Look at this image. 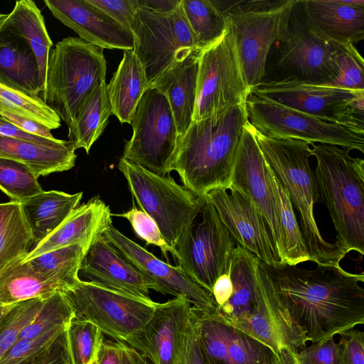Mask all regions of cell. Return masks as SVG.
<instances>
[{
  "label": "cell",
  "mask_w": 364,
  "mask_h": 364,
  "mask_svg": "<svg viewBox=\"0 0 364 364\" xmlns=\"http://www.w3.org/2000/svg\"><path fill=\"white\" fill-rule=\"evenodd\" d=\"M274 44L266 65L264 81L295 80L326 85L338 75L336 43L309 21L301 0H296L288 33Z\"/></svg>",
  "instance_id": "52a82bcc"
},
{
  "label": "cell",
  "mask_w": 364,
  "mask_h": 364,
  "mask_svg": "<svg viewBox=\"0 0 364 364\" xmlns=\"http://www.w3.org/2000/svg\"><path fill=\"white\" fill-rule=\"evenodd\" d=\"M257 258L237 245L232 250L229 269L232 291L228 301L213 315L232 327L248 318L255 304L258 281Z\"/></svg>",
  "instance_id": "4316f807"
},
{
  "label": "cell",
  "mask_w": 364,
  "mask_h": 364,
  "mask_svg": "<svg viewBox=\"0 0 364 364\" xmlns=\"http://www.w3.org/2000/svg\"><path fill=\"white\" fill-rule=\"evenodd\" d=\"M340 336V364H364L363 331L354 328Z\"/></svg>",
  "instance_id": "c3c4849f"
},
{
  "label": "cell",
  "mask_w": 364,
  "mask_h": 364,
  "mask_svg": "<svg viewBox=\"0 0 364 364\" xmlns=\"http://www.w3.org/2000/svg\"><path fill=\"white\" fill-rule=\"evenodd\" d=\"M319 200L326 206L336 241L346 253L364 254V161L338 146L312 145Z\"/></svg>",
  "instance_id": "277c9868"
},
{
  "label": "cell",
  "mask_w": 364,
  "mask_h": 364,
  "mask_svg": "<svg viewBox=\"0 0 364 364\" xmlns=\"http://www.w3.org/2000/svg\"><path fill=\"white\" fill-rule=\"evenodd\" d=\"M118 168L141 210L156 223L165 242L172 248L183 231L200 215L204 196L178 184L169 176H159L121 158Z\"/></svg>",
  "instance_id": "ba28073f"
},
{
  "label": "cell",
  "mask_w": 364,
  "mask_h": 364,
  "mask_svg": "<svg viewBox=\"0 0 364 364\" xmlns=\"http://www.w3.org/2000/svg\"><path fill=\"white\" fill-rule=\"evenodd\" d=\"M0 110L33 120L49 129L60 127L61 120L41 97H32L0 83Z\"/></svg>",
  "instance_id": "8d00e7d4"
},
{
  "label": "cell",
  "mask_w": 364,
  "mask_h": 364,
  "mask_svg": "<svg viewBox=\"0 0 364 364\" xmlns=\"http://www.w3.org/2000/svg\"><path fill=\"white\" fill-rule=\"evenodd\" d=\"M63 294L75 318L89 321L104 334L124 343L144 327L157 304L80 279Z\"/></svg>",
  "instance_id": "4fadbf2b"
},
{
  "label": "cell",
  "mask_w": 364,
  "mask_h": 364,
  "mask_svg": "<svg viewBox=\"0 0 364 364\" xmlns=\"http://www.w3.org/2000/svg\"><path fill=\"white\" fill-rule=\"evenodd\" d=\"M341 347L334 337L322 343H314L301 349L298 364H340Z\"/></svg>",
  "instance_id": "bcb514c9"
},
{
  "label": "cell",
  "mask_w": 364,
  "mask_h": 364,
  "mask_svg": "<svg viewBox=\"0 0 364 364\" xmlns=\"http://www.w3.org/2000/svg\"><path fill=\"white\" fill-rule=\"evenodd\" d=\"M133 349V354L138 364H152L146 357Z\"/></svg>",
  "instance_id": "680465c9"
},
{
  "label": "cell",
  "mask_w": 364,
  "mask_h": 364,
  "mask_svg": "<svg viewBox=\"0 0 364 364\" xmlns=\"http://www.w3.org/2000/svg\"><path fill=\"white\" fill-rule=\"evenodd\" d=\"M75 150L69 140L44 144L0 136V158L26 165L37 178L73 168L77 158Z\"/></svg>",
  "instance_id": "484cf974"
},
{
  "label": "cell",
  "mask_w": 364,
  "mask_h": 364,
  "mask_svg": "<svg viewBox=\"0 0 364 364\" xmlns=\"http://www.w3.org/2000/svg\"><path fill=\"white\" fill-rule=\"evenodd\" d=\"M250 95L228 26L220 38L199 55L192 121L219 117L232 107L246 103Z\"/></svg>",
  "instance_id": "8fae6325"
},
{
  "label": "cell",
  "mask_w": 364,
  "mask_h": 364,
  "mask_svg": "<svg viewBox=\"0 0 364 364\" xmlns=\"http://www.w3.org/2000/svg\"><path fill=\"white\" fill-rule=\"evenodd\" d=\"M94 364H96V362Z\"/></svg>",
  "instance_id": "6125c7cd"
},
{
  "label": "cell",
  "mask_w": 364,
  "mask_h": 364,
  "mask_svg": "<svg viewBox=\"0 0 364 364\" xmlns=\"http://www.w3.org/2000/svg\"><path fill=\"white\" fill-rule=\"evenodd\" d=\"M296 0L216 1L231 31L241 70L251 91L264 81L269 53L286 38Z\"/></svg>",
  "instance_id": "5b68a950"
},
{
  "label": "cell",
  "mask_w": 364,
  "mask_h": 364,
  "mask_svg": "<svg viewBox=\"0 0 364 364\" xmlns=\"http://www.w3.org/2000/svg\"><path fill=\"white\" fill-rule=\"evenodd\" d=\"M73 287L61 277L38 272L28 262L20 260L0 276V306H12L31 299H46Z\"/></svg>",
  "instance_id": "f1b7e54d"
},
{
  "label": "cell",
  "mask_w": 364,
  "mask_h": 364,
  "mask_svg": "<svg viewBox=\"0 0 364 364\" xmlns=\"http://www.w3.org/2000/svg\"><path fill=\"white\" fill-rule=\"evenodd\" d=\"M0 83L32 97L41 92L36 58L22 38L1 29L0 31Z\"/></svg>",
  "instance_id": "83f0119b"
},
{
  "label": "cell",
  "mask_w": 364,
  "mask_h": 364,
  "mask_svg": "<svg viewBox=\"0 0 364 364\" xmlns=\"http://www.w3.org/2000/svg\"><path fill=\"white\" fill-rule=\"evenodd\" d=\"M112 215L128 220L136 235L145 240L146 245L159 247L168 260V252L172 254L173 248L165 242L156 222L147 213L134 206L125 213Z\"/></svg>",
  "instance_id": "f6af8a7d"
},
{
  "label": "cell",
  "mask_w": 364,
  "mask_h": 364,
  "mask_svg": "<svg viewBox=\"0 0 364 364\" xmlns=\"http://www.w3.org/2000/svg\"><path fill=\"white\" fill-rule=\"evenodd\" d=\"M311 23L329 40L354 45L364 38L363 0H304Z\"/></svg>",
  "instance_id": "cb8c5ba5"
},
{
  "label": "cell",
  "mask_w": 364,
  "mask_h": 364,
  "mask_svg": "<svg viewBox=\"0 0 364 364\" xmlns=\"http://www.w3.org/2000/svg\"><path fill=\"white\" fill-rule=\"evenodd\" d=\"M9 307L10 306L5 307L0 306V326Z\"/></svg>",
  "instance_id": "91938a15"
},
{
  "label": "cell",
  "mask_w": 364,
  "mask_h": 364,
  "mask_svg": "<svg viewBox=\"0 0 364 364\" xmlns=\"http://www.w3.org/2000/svg\"><path fill=\"white\" fill-rule=\"evenodd\" d=\"M230 186L245 195L262 215L283 264L284 239L273 190L272 172L255 139L252 125L249 120L244 127L237 149Z\"/></svg>",
  "instance_id": "2e32d148"
},
{
  "label": "cell",
  "mask_w": 364,
  "mask_h": 364,
  "mask_svg": "<svg viewBox=\"0 0 364 364\" xmlns=\"http://www.w3.org/2000/svg\"><path fill=\"white\" fill-rule=\"evenodd\" d=\"M140 7L159 13H168L175 10L181 0H138Z\"/></svg>",
  "instance_id": "9f6ffc18"
},
{
  "label": "cell",
  "mask_w": 364,
  "mask_h": 364,
  "mask_svg": "<svg viewBox=\"0 0 364 364\" xmlns=\"http://www.w3.org/2000/svg\"><path fill=\"white\" fill-rule=\"evenodd\" d=\"M200 221L196 219L180 235L172 253L182 269L212 292L215 281L230 268L235 242L205 195Z\"/></svg>",
  "instance_id": "5bb4252c"
},
{
  "label": "cell",
  "mask_w": 364,
  "mask_h": 364,
  "mask_svg": "<svg viewBox=\"0 0 364 364\" xmlns=\"http://www.w3.org/2000/svg\"><path fill=\"white\" fill-rule=\"evenodd\" d=\"M246 107L250 124L264 134L364 152V127L325 121L252 93Z\"/></svg>",
  "instance_id": "7c38bea8"
},
{
  "label": "cell",
  "mask_w": 364,
  "mask_h": 364,
  "mask_svg": "<svg viewBox=\"0 0 364 364\" xmlns=\"http://www.w3.org/2000/svg\"><path fill=\"white\" fill-rule=\"evenodd\" d=\"M336 45L338 75L326 85L352 91H364V61L361 55L351 43H336Z\"/></svg>",
  "instance_id": "7bdbcfd3"
},
{
  "label": "cell",
  "mask_w": 364,
  "mask_h": 364,
  "mask_svg": "<svg viewBox=\"0 0 364 364\" xmlns=\"http://www.w3.org/2000/svg\"><path fill=\"white\" fill-rule=\"evenodd\" d=\"M80 280L144 300L158 285L141 272L104 235L89 247L82 260Z\"/></svg>",
  "instance_id": "ffe728a7"
},
{
  "label": "cell",
  "mask_w": 364,
  "mask_h": 364,
  "mask_svg": "<svg viewBox=\"0 0 364 364\" xmlns=\"http://www.w3.org/2000/svg\"><path fill=\"white\" fill-rule=\"evenodd\" d=\"M8 14L0 12V31H1Z\"/></svg>",
  "instance_id": "94428289"
},
{
  "label": "cell",
  "mask_w": 364,
  "mask_h": 364,
  "mask_svg": "<svg viewBox=\"0 0 364 364\" xmlns=\"http://www.w3.org/2000/svg\"><path fill=\"white\" fill-rule=\"evenodd\" d=\"M103 235L158 285L160 293L185 299L202 312L216 313L218 306L213 293L188 275L179 265L172 266L163 262L112 225L107 228Z\"/></svg>",
  "instance_id": "ac0fdd59"
},
{
  "label": "cell",
  "mask_w": 364,
  "mask_h": 364,
  "mask_svg": "<svg viewBox=\"0 0 364 364\" xmlns=\"http://www.w3.org/2000/svg\"><path fill=\"white\" fill-rule=\"evenodd\" d=\"M32 247V234L21 203H0V276L13 264L23 260Z\"/></svg>",
  "instance_id": "836d02e7"
},
{
  "label": "cell",
  "mask_w": 364,
  "mask_h": 364,
  "mask_svg": "<svg viewBox=\"0 0 364 364\" xmlns=\"http://www.w3.org/2000/svg\"><path fill=\"white\" fill-rule=\"evenodd\" d=\"M181 364H208L199 340L192 310L191 323L186 336Z\"/></svg>",
  "instance_id": "681fc988"
},
{
  "label": "cell",
  "mask_w": 364,
  "mask_h": 364,
  "mask_svg": "<svg viewBox=\"0 0 364 364\" xmlns=\"http://www.w3.org/2000/svg\"><path fill=\"white\" fill-rule=\"evenodd\" d=\"M247 121L246 103L232 107L217 118L192 121L178 141L171 166L183 186L199 196L215 188H229Z\"/></svg>",
  "instance_id": "7a4b0ae2"
},
{
  "label": "cell",
  "mask_w": 364,
  "mask_h": 364,
  "mask_svg": "<svg viewBox=\"0 0 364 364\" xmlns=\"http://www.w3.org/2000/svg\"><path fill=\"white\" fill-rule=\"evenodd\" d=\"M43 2L57 19L83 41L103 49L133 50L131 31L87 0H44Z\"/></svg>",
  "instance_id": "7402d4cb"
},
{
  "label": "cell",
  "mask_w": 364,
  "mask_h": 364,
  "mask_svg": "<svg viewBox=\"0 0 364 364\" xmlns=\"http://www.w3.org/2000/svg\"><path fill=\"white\" fill-rule=\"evenodd\" d=\"M96 364H122L119 341H104L99 350Z\"/></svg>",
  "instance_id": "f5cc1de1"
},
{
  "label": "cell",
  "mask_w": 364,
  "mask_h": 364,
  "mask_svg": "<svg viewBox=\"0 0 364 364\" xmlns=\"http://www.w3.org/2000/svg\"><path fill=\"white\" fill-rule=\"evenodd\" d=\"M266 277L295 324L312 343H322L364 324L363 273L340 265L304 269L267 265L257 259Z\"/></svg>",
  "instance_id": "6da1fadb"
},
{
  "label": "cell",
  "mask_w": 364,
  "mask_h": 364,
  "mask_svg": "<svg viewBox=\"0 0 364 364\" xmlns=\"http://www.w3.org/2000/svg\"><path fill=\"white\" fill-rule=\"evenodd\" d=\"M87 250L81 244H75L40 255L25 262L42 273L61 277L72 285L79 281L78 271Z\"/></svg>",
  "instance_id": "74e56055"
},
{
  "label": "cell",
  "mask_w": 364,
  "mask_h": 364,
  "mask_svg": "<svg viewBox=\"0 0 364 364\" xmlns=\"http://www.w3.org/2000/svg\"><path fill=\"white\" fill-rule=\"evenodd\" d=\"M82 195V192L69 194L60 191H43L20 202L32 234V249L77 208Z\"/></svg>",
  "instance_id": "f546056e"
},
{
  "label": "cell",
  "mask_w": 364,
  "mask_h": 364,
  "mask_svg": "<svg viewBox=\"0 0 364 364\" xmlns=\"http://www.w3.org/2000/svg\"><path fill=\"white\" fill-rule=\"evenodd\" d=\"M2 28L23 39L31 48L38 63L43 91L53 41L41 9L33 1H17Z\"/></svg>",
  "instance_id": "1f68e13d"
},
{
  "label": "cell",
  "mask_w": 364,
  "mask_h": 364,
  "mask_svg": "<svg viewBox=\"0 0 364 364\" xmlns=\"http://www.w3.org/2000/svg\"><path fill=\"white\" fill-rule=\"evenodd\" d=\"M112 214L103 200L93 197L75 208L55 230L29 252L23 262L75 244H81L87 251L112 225Z\"/></svg>",
  "instance_id": "603a6c76"
},
{
  "label": "cell",
  "mask_w": 364,
  "mask_h": 364,
  "mask_svg": "<svg viewBox=\"0 0 364 364\" xmlns=\"http://www.w3.org/2000/svg\"><path fill=\"white\" fill-rule=\"evenodd\" d=\"M129 28L133 51L144 66L147 87L174 60L200 53L181 4L168 13L139 6Z\"/></svg>",
  "instance_id": "9c48e42d"
},
{
  "label": "cell",
  "mask_w": 364,
  "mask_h": 364,
  "mask_svg": "<svg viewBox=\"0 0 364 364\" xmlns=\"http://www.w3.org/2000/svg\"><path fill=\"white\" fill-rule=\"evenodd\" d=\"M0 136L18 138L24 140L49 144L58 141L59 139L50 140L41 136L31 135L16 128L0 116Z\"/></svg>",
  "instance_id": "11a10c76"
},
{
  "label": "cell",
  "mask_w": 364,
  "mask_h": 364,
  "mask_svg": "<svg viewBox=\"0 0 364 364\" xmlns=\"http://www.w3.org/2000/svg\"><path fill=\"white\" fill-rule=\"evenodd\" d=\"M121 353L122 364H138L133 354V349L124 342L119 341Z\"/></svg>",
  "instance_id": "6f0895ef"
},
{
  "label": "cell",
  "mask_w": 364,
  "mask_h": 364,
  "mask_svg": "<svg viewBox=\"0 0 364 364\" xmlns=\"http://www.w3.org/2000/svg\"><path fill=\"white\" fill-rule=\"evenodd\" d=\"M191 310L183 298L157 303L151 319L125 343L152 364H181Z\"/></svg>",
  "instance_id": "e0dca14e"
},
{
  "label": "cell",
  "mask_w": 364,
  "mask_h": 364,
  "mask_svg": "<svg viewBox=\"0 0 364 364\" xmlns=\"http://www.w3.org/2000/svg\"><path fill=\"white\" fill-rule=\"evenodd\" d=\"M43 299H31L10 306L0 326V358L14 345L21 331L36 317Z\"/></svg>",
  "instance_id": "b9f144b4"
},
{
  "label": "cell",
  "mask_w": 364,
  "mask_h": 364,
  "mask_svg": "<svg viewBox=\"0 0 364 364\" xmlns=\"http://www.w3.org/2000/svg\"><path fill=\"white\" fill-rule=\"evenodd\" d=\"M131 125L132 136L126 141L122 157L154 174H168L179 137L165 95L156 88L148 87Z\"/></svg>",
  "instance_id": "30bf717a"
},
{
  "label": "cell",
  "mask_w": 364,
  "mask_h": 364,
  "mask_svg": "<svg viewBox=\"0 0 364 364\" xmlns=\"http://www.w3.org/2000/svg\"><path fill=\"white\" fill-rule=\"evenodd\" d=\"M200 53H192L184 59L174 60L148 86L156 88L166 97L175 119L179 139L192 122Z\"/></svg>",
  "instance_id": "d4e9b609"
},
{
  "label": "cell",
  "mask_w": 364,
  "mask_h": 364,
  "mask_svg": "<svg viewBox=\"0 0 364 364\" xmlns=\"http://www.w3.org/2000/svg\"><path fill=\"white\" fill-rule=\"evenodd\" d=\"M26 364H70L65 331L44 353Z\"/></svg>",
  "instance_id": "f907efd6"
},
{
  "label": "cell",
  "mask_w": 364,
  "mask_h": 364,
  "mask_svg": "<svg viewBox=\"0 0 364 364\" xmlns=\"http://www.w3.org/2000/svg\"><path fill=\"white\" fill-rule=\"evenodd\" d=\"M251 93L325 121L364 127V91L284 80L264 81Z\"/></svg>",
  "instance_id": "9a60e30c"
},
{
  "label": "cell",
  "mask_w": 364,
  "mask_h": 364,
  "mask_svg": "<svg viewBox=\"0 0 364 364\" xmlns=\"http://www.w3.org/2000/svg\"><path fill=\"white\" fill-rule=\"evenodd\" d=\"M74 317V311L64 294L56 292L43 299L37 315L21 331L17 340L33 338L51 328L67 326Z\"/></svg>",
  "instance_id": "ab89813d"
},
{
  "label": "cell",
  "mask_w": 364,
  "mask_h": 364,
  "mask_svg": "<svg viewBox=\"0 0 364 364\" xmlns=\"http://www.w3.org/2000/svg\"><path fill=\"white\" fill-rule=\"evenodd\" d=\"M181 4L200 52L226 31L228 23L216 1L181 0Z\"/></svg>",
  "instance_id": "e575fe53"
},
{
  "label": "cell",
  "mask_w": 364,
  "mask_h": 364,
  "mask_svg": "<svg viewBox=\"0 0 364 364\" xmlns=\"http://www.w3.org/2000/svg\"><path fill=\"white\" fill-rule=\"evenodd\" d=\"M37 179L26 165L0 158V189L11 200L21 202L43 191Z\"/></svg>",
  "instance_id": "60d3db41"
},
{
  "label": "cell",
  "mask_w": 364,
  "mask_h": 364,
  "mask_svg": "<svg viewBox=\"0 0 364 364\" xmlns=\"http://www.w3.org/2000/svg\"><path fill=\"white\" fill-rule=\"evenodd\" d=\"M208 364H280L266 345L192 306Z\"/></svg>",
  "instance_id": "44dd1931"
},
{
  "label": "cell",
  "mask_w": 364,
  "mask_h": 364,
  "mask_svg": "<svg viewBox=\"0 0 364 364\" xmlns=\"http://www.w3.org/2000/svg\"><path fill=\"white\" fill-rule=\"evenodd\" d=\"M104 49L67 37L51 49L41 99L70 129L87 96L106 80Z\"/></svg>",
  "instance_id": "8992f818"
},
{
  "label": "cell",
  "mask_w": 364,
  "mask_h": 364,
  "mask_svg": "<svg viewBox=\"0 0 364 364\" xmlns=\"http://www.w3.org/2000/svg\"><path fill=\"white\" fill-rule=\"evenodd\" d=\"M70 364H94L104 342V333L95 324L73 318L65 330Z\"/></svg>",
  "instance_id": "f35d334b"
},
{
  "label": "cell",
  "mask_w": 364,
  "mask_h": 364,
  "mask_svg": "<svg viewBox=\"0 0 364 364\" xmlns=\"http://www.w3.org/2000/svg\"><path fill=\"white\" fill-rule=\"evenodd\" d=\"M264 159L274 176L286 189L300 218L299 227L309 257L317 266L340 265L346 252L322 236L314 216L319 200L318 189L309 163L312 156L308 142L264 134L252 126Z\"/></svg>",
  "instance_id": "3957f363"
},
{
  "label": "cell",
  "mask_w": 364,
  "mask_h": 364,
  "mask_svg": "<svg viewBox=\"0 0 364 364\" xmlns=\"http://www.w3.org/2000/svg\"><path fill=\"white\" fill-rule=\"evenodd\" d=\"M0 116L26 134L50 140L56 139L52 134L50 129L33 120L4 110H0Z\"/></svg>",
  "instance_id": "816d5d0a"
},
{
  "label": "cell",
  "mask_w": 364,
  "mask_h": 364,
  "mask_svg": "<svg viewBox=\"0 0 364 364\" xmlns=\"http://www.w3.org/2000/svg\"><path fill=\"white\" fill-rule=\"evenodd\" d=\"M66 327L58 326L33 338L17 340L0 358V364H26L38 358L53 345Z\"/></svg>",
  "instance_id": "ee69618b"
},
{
  "label": "cell",
  "mask_w": 364,
  "mask_h": 364,
  "mask_svg": "<svg viewBox=\"0 0 364 364\" xmlns=\"http://www.w3.org/2000/svg\"><path fill=\"white\" fill-rule=\"evenodd\" d=\"M272 178L284 239L283 264L298 265L309 261V257L288 193L272 172Z\"/></svg>",
  "instance_id": "d590c367"
},
{
  "label": "cell",
  "mask_w": 364,
  "mask_h": 364,
  "mask_svg": "<svg viewBox=\"0 0 364 364\" xmlns=\"http://www.w3.org/2000/svg\"><path fill=\"white\" fill-rule=\"evenodd\" d=\"M112 114L106 80L98 82L81 106L68 139L75 149L82 148L89 154L92 144L101 136Z\"/></svg>",
  "instance_id": "d6a6232c"
},
{
  "label": "cell",
  "mask_w": 364,
  "mask_h": 364,
  "mask_svg": "<svg viewBox=\"0 0 364 364\" xmlns=\"http://www.w3.org/2000/svg\"><path fill=\"white\" fill-rule=\"evenodd\" d=\"M205 195L241 247L267 265L281 263L264 218L245 195L232 186L213 189Z\"/></svg>",
  "instance_id": "d6986e66"
},
{
  "label": "cell",
  "mask_w": 364,
  "mask_h": 364,
  "mask_svg": "<svg viewBox=\"0 0 364 364\" xmlns=\"http://www.w3.org/2000/svg\"><path fill=\"white\" fill-rule=\"evenodd\" d=\"M87 1L129 30L130 23L139 7L138 0H87Z\"/></svg>",
  "instance_id": "7dc6e473"
},
{
  "label": "cell",
  "mask_w": 364,
  "mask_h": 364,
  "mask_svg": "<svg viewBox=\"0 0 364 364\" xmlns=\"http://www.w3.org/2000/svg\"><path fill=\"white\" fill-rule=\"evenodd\" d=\"M232 285L228 269L227 272L218 278L212 289V293L218 309L228 301L232 294Z\"/></svg>",
  "instance_id": "db71d44e"
},
{
  "label": "cell",
  "mask_w": 364,
  "mask_h": 364,
  "mask_svg": "<svg viewBox=\"0 0 364 364\" xmlns=\"http://www.w3.org/2000/svg\"><path fill=\"white\" fill-rule=\"evenodd\" d=\"M123 51V58L107 84V94L112 114L121 123L131 124L147 80L144 66L133 50Z\"/></svg>",
  "instance_id": "4dcf8cb0"
}]
</instances>
